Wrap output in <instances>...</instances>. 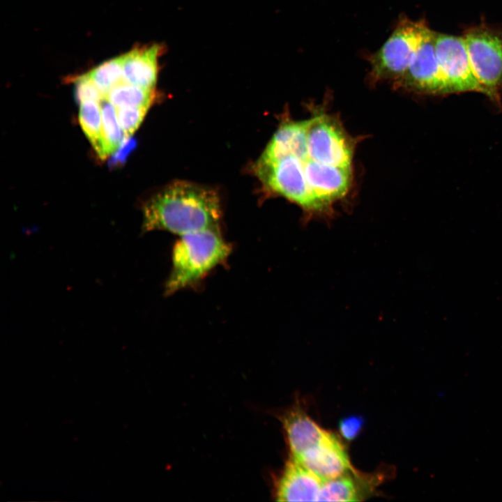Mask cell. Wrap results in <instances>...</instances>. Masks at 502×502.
Listing matches in <instances>:
<instances>
[{
	"mask_svg": "<svg viewBox=\"0 0 502 502\" xmlns=\"http://www.w3.org/2000/svg\"><path fill=\"white\" fill-rule=\"evenodd\" d=\"M220 214V201L215 190L177 181L145 204L142 231L165 230L182 236L217 227Z\"/></svg>",
	"mask_w": 502,
	"mask_h": 502,
	"instance_id": "6da1fadb",
	"label": "cell"
},
{
	"mask_svg": "<svg viewBox=\"0 0 502 502\" xmlns=\"http://www.w3.org/2000/svg\"><path fill=\"white\" fill-rule=\"evenodd\" d=\"M231 248L217 227L180 236L172 251V268L165 285L167 294L195 284L229 256Z\"/></svg>",
	"mask_w": 502,
	"mask_h": 502,
	"instance_id": "7a4b0ae2",
	"label": "cell"
},
{
	"mask_svg": "<svg viewBox=\"0 0 502 502\" xmlns=\"http://www.w3.org/2000/svg\"><path fill=\"white\" fill-rule=\"evenodd\" d=\"M469 60L486 96L501 102L502 91V28L485 23L467 29L462 36Z\"/></svg>",
	"mask_w": 502,
	"mask_h": 502,
	"instance_id": "3957f363",
	"label": "cell"
},
{
	"mask_svg": "<svg viewBox=\"0 0 502 502\" xmlns=\"http://www.w3.org/2000/svg\"><path fill=\"white\" fill-rule=\"evenodd\" d=\"M427 28L424 20H401L391 36L370 57L372 79L398 81L407 70Z\"/></svg>",
	"mask_w": 502,
	"mask_h": 502,
	"instance_id": "277c9868",
	"label": "cell"
},
{
	"mask_svg": "<svg viewBox=\"0 0 502 502\" xmlns=\"http://www.w3.org/2000/svg\"><path fill=\"white\" fill-rule=\"evenodd\" d=\"M255 172L262 182L273 192L308 212H320L307 182L300 158L285 156L273 160H259Z\"/></svg>",
	"mask_w": 502,
	"mask_h": 502,
	"instance_id": "5b68a950",
	"label": "cell"
},
{
	"mask_svg": "<svg viewBox=\"0 0 502 502\" xmlns=\"http://www.w3.org/2000/svg\"><path fill=\"white\" fill-rule=\"evenodd\" d=\"M307 155L331 166L351 167L352 146L340 124L326 114L306 120Z\"/></svg>",
	"mask_w": 502,
	"mask_h": 502,
	"instance_id": "8992f818",
	"label": "cell"
},
{
	"mask_svg": "<svg viewBox=\"0 0 502 502\" xmlns=\"http://www.w3.org/2000/svg\"><path fill=\"white\" fill-rule=\"evenodd\" d=\"M435 51L446 95L486 91L473 70L462 36L436 33Z\"/></svg>",
	"mask_w": 502,
	"mask_h": 502,
	"instance_id": "52a82bcc",
	"label": "cell"
},
{
	"mask_svg": "<svg viewBox=\"0 0 502 502\" xmlns=\"http://www.w3.org/2000/svg\"><path fill=\"white\" fill-rule=\"evenodd\" d=\"M436 32L425 31L412 60L402 77L395 84L423 94L446 95L435 51Z\"/></svg>",
	"mask_w": 502,
	"mask_h": 502,
	"instance_id": "ba28073f",
	"label": "cell"
},
{
	"mask_svg": "<svg viewBox=\"0 0 502 502\" xmlns=\"http://www.w3.org/2000/svg\"><path fill=\"white\" fill-rule=\"evenodd\" d=\"M280 420L293 459L319 446L330 433L315 423L300 405L286 411Z\"/></svg>",
	"mask_w": 502,
	"mask_h": 502,
	"instance_id": "9c48e42d",
	"label": "cell"
},
{
	"mask_svg": "<svg viewBox=\"0 0 502 502\" xmlns=\"http://www.w3.org/2000/svg\"><path fill=\"white\" fill-rule=\"evenodd\" d=\"M293 459L323 480L337 477L353 469L344 446L331 432L319 446Z\"/></svg>",
	"mask_w": 502,
	"mask_h": 502,
	"instance_id": "30bf717a",
	"label": "cell"
},
{
	"mask_svg": "<svg viewBox=\"0 0 502 502\" xmlns=\"http://www.w3.org/2000/svg\"><path fill=\"white\" fill-rule=\"evenodd\" d=\"M323 480L289 458L275 485L279 501H317Z\"/></svg>",
	"mask_w": 502,
	"mask_h": 502,
	"instance_id": "8fae6325",
	"label": "cell"
},
{
	"mask_svg": "<svg viewBox=\"0 0 502 502\" xmlns=\"http://www.w3.org/2000/svg\"><path fill=\"white\" fill-rule=\"evenodd\" d=\"M380 478L352 469L323 481L317 501H358L367 497Z\"/></svg>",
	"mask_w": 502,
	"mask_h": 502,
	"instance_id": "7c38bea8",
	"label": "cell"
},
{
	"mask_svg": "<svg viewBox=\"0 0 502 502\" xmlns=\"http://www.w3.org/2000/svg\"><path fill=\"white\" fill-rule=\"evenodd\" d=\"M161 51V46L154 44L135 47L123 54V81L141 87L154 89Z\"/></svg>",
	"mask_w": 502,
	"mask_h": 502,
	"instance_id": "4fadbf2b",
	"label": "cell"
},
{
	"mask_svg": "<svg viewBox=\"0 0 502 502\" xmlns=\"http://www.w3.org/2000/svg\"><path fill=\"white\" fill-rule=\"evenodd\" d=\"M306 153V120L289 121L277 130L259 160H273L285 156L302 158Z\"/></svg>",
	"mask_w": 502,
	"mask_h": 502,
	"instance_id": "5bb4252c",
	"label": "cell"
},
{
	"mask_svg": "<svg viewBox=\"0 0 502 502\" xmlns=\"http://www.w3.org/2000/svg\"><path fill=\"white\" fill-rule=\"evenodd\" d=\"M79 120L96 153L101 159H105L100 102L88 100L80 103Z\"/></svg>",
	"mask_w": 502,
	"mask_h": 502,
	"instance_id": "9a60e30c",
	"label": "cell"
},
{
	"mask_svg": "<svg viewBox=\"0 0 502 502\" xmlns=\"http://www.w3.org/2000/svg\"><path fill=\"white\" fill-rule=\"evenodd\" d=\"M155 96L154 89H147L122 82L112 88L106 98L116 107H149Z\"/></svg>",
	"mask_w": 502,
	"mask_h": 502,
	"instance_id": "2e32d148",
	"label": "cell"
},
{
	"mask_svg": "<svg viewBox=\"0 0 502 502\" xmlns=\"http://www.w3.org/2000/svg\"><path fill=\"white\" fill-rule=\"evenodd\" d=\"M102 137L106 157L114 153L126 138L119 124L116 108L105 98L100 102Z\"/></svg>",
	"mask_w": 502,
	"mask_h": 502,
	"instance_id": "e0dca14e",
	"label": "cell"
},
{
	"mask_svg": "<svg viewBox=\"0 0 502 502\" xmlns=\"http://www.w3.org/2000/svg\"><path fill=\"white\" fill-rule=\"evenodd\" d=\"M87 74L106 98L112 88L123 82V55L102 63Z\"/></svg>",
	"mask_w": 502,
	"mask_h": 502,
	"instance_id": "ac0fdd59",
	"label": "cell"
},
{
	"mask_svg": "<svg viewBox=\"0 0 502 502\" xmlns=\"http://www.w3.org/2000/svg\"><path fill=\"white\" fill-rule=\"evenodd\" d=\"M149 107H124L116 108L119 124L126 137H130L142 122Z\"/></svg>",
	"mask_w": 502,
	"mask_h": 502,
	"instance_id": "d6986e66",
	"label": "cell"
},
{
	"mask_svg": "<svg viewBox=\"0 0 502 502\" xmlns=\"http://www.w3.org/2000/svg\"><path fill=\"white\" fill-rule=\"evenodd\" d=\"M75 85V96L79 104L88 100L101 102L105 98L87 73L77 77Z\"/></svg>",
	"mask_w": 502,
	"mask_h": 502,
	"instance_id": "ffe728a7",
	"label": "cell"
},
{
	"mask_svg": "<svg viewBox=\"0 0 502 502\" xmlns=\"http://www.w3.org/2000/svg\"><path fill=\"white\" fill-rule=\"evenodd\" d=\"M363 420L356 416H350L342 419L339 424L341 435L347 441L356 438L362 430Z\"/></svg>",
	"mask_w": 502,
	"mask_h": 502,
	"instance_id": "44dd1931",
	"label": "cell"
},
{
	"mask_svg": "<svg viewBox=\"0 0 502 502\" xmlns=\"http://www.w3.org/2000/svg\"><path fill=\"white\" fill-rule=\"evenodd\" d=\"M136 146L135 141L130 137H126L120 146L112 153L109 164L111 167L121 166L127 160L130 153Z\"/></svg>",
	"mask_w": 502,
	"mask_h": 502,
	"instance_id": "7402d4cb",
	"label": "cell"
}]
</instances>
